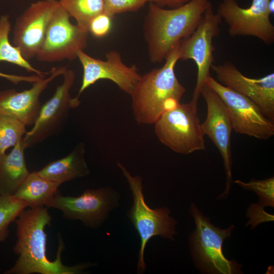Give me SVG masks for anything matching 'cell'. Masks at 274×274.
Listing matches in <instances>:
<instances>
[{"label":"cell","instance_id":"cell-1","mask_svg":"<svg viewBox=\"0 0 274 274\" xmlns=\"http://www.w3.org/2000/svg\"><path fill=\"white\" fill-rule=\"evenodd\" d=\"M52 218L44 207L24 209L15 219L17 242L14 252L19 257L15 265L6 271L9 274H78L84 273L95 263H83L73 266L63 264L61 253L64 248L58 236V247L55 260L46 254L47 234L45 227L50 225Z\"/></svg>","mask_w":274,"mask_h":274},{"label":"cell","instance_id":"cell-2","mask_svg":"<svg viewBox=\"0 0 274 274\" xmlns=\"http://www.w3.org/2000/svg\"><path fill=\"white\" fill-rule=\"evenodd\" d=\"M211 5L210 0H191L166 9L150 2L144 24L150 61L153 63L165 61L182 40L193 33Z\"/></svg>","mask_w":274,"mask_h":274},{"label":"cell","instance_id":"cell-3","mask_svg":"<svg viewBox=\"0 0 274 274\" xmlns=\"http://www.w3.org/2000/svg\"><path fill=\"white\" fill-rule=\"evenodd\" d=\"M180 43L161 67L141 75L130 94L133 114L138 123L154 124L163 112L180 104L185 93L175 71L179 60Z\"/></svg>","mask_w":274,"mask_h":274},{"label":"cell","instance_id":"cell-4","mask_svg":"<svg viewBox=\"0 0 274 274\" xmlns=\"http://www.w3.org/2000/svg\"><path fill=\"white\" fill-rule=\"evenodd\" d=\"M117 165L125 177L131 193L132 202L127 216L140 238L137 273L142 274L146 269L144 256L148 242L156 236L174 240L177 222L169 216L170 211L167 208L152 209L147 204L141 177L132 176L120 162H117Z\"/></svg>","mask_w":274,"mask_h":274},{"label":"cell","instance_id":"cell-5","mask_svg":"<svg viewBox=\"0 0 274 274\" xmlns=\"http://www.w3.org/2000/svg\"><path fill=\"white\" fill-rule=\"evenodd\" d=\"M154 124L159 141L176 153L189 154L205 149L197 107L191 102L180 103L165 111Z\"/></svg>","mask_w":274,"mask_h":274},{"label":"cell","instance_id":"cell-6","mask_svg":"<svg viewBox=\"0 0 274 274\" xmlns=\"http://www.w3.org/2000/svg\"><path fill=\"white\" fill-rule=\"evenodd\" d=\"M120 198L119 193L108 186L88 189L76 197L63 196L57 190L45 206L60 210L64 219L80 220L87 227L97 229L118 208Z\"/></svg>","mask_w":274,"mask_h":274},{"label":"cell","instance_id":"cell-7","mask_svg":"<svg viewBox=\"0 0 274 274\" xmlns=\"http://www.w3.org/2000/svg\"><path fill=\"white\" fill-rule=\"evenodd\" d=\"M222 22L221 17L214 12L211 5L205 11L193 33L182 40L179 44V60H192L197 66L196 83L190 101L196 107L205 82L211 76V68L214 61L213 53L215 50L213 41L219 35Z\"/></svg>","mask_w":274,"mask_h":274},{"label":"cell","instance_id":"cell-8","mask_svg":"<svg viewBox=\"0 0 274 274\" xmlns=\"http://www.w3.org/2000/svg\"><path fill=\"white\" fill-rule=\"evenodd\" d=\"M196 230L191 237L192 252L198 264L211 272L231 274L240 271V265L223 255L224 241L231 235L233 226L223 229L214 226L194 204L190 207Z\"/></svg>","mask_w":274,"mask_h":274},{"label":"cell","instance_id":"cell-9","mask_svg":"<svg viewBox=\"0 0 274 274\" xmlns=\"http://www.w3.org/2000/svg\"><path fill=\"white\" fill-rule=\"evenodd\" d=\"M205 85L221 98L227 109L233 129L260 140L274 134V121L267 118L252 100L209 76Z\"/></svg>","mask_w":274,"mask_h":274},{"label":"cell","instance_id":"cell-10","mask_svg":"<svg viewBox=\"0 0 274 274\" xmlns=\"http://www.w3.org/2000/svg\"><path fill=\"white\" fill-rule=\"evenodd\" d=\"M270 0H252L247 8L236 0H222L217 13L228 26L230 36L256 38L267 45L274 43V25L270 20Z\"/></svg>","mask_w":274,"mask_h":274},{"label":"cell","instance_id":"cell-11","mask_svg":"<svg viewBox=\"0 0 274 274\" xmlns=\"http://www.w3.org/2000/svg\"><path fill=\"white\" fill-rule=\"evenodd\" d=\"M70 18L59 5L52 15L36 55L38 60H73L77 59V53L86 47L89 32L72 23Z\"/></svg>","mask_w":274,"mask_h":274},{"label":"cell","instance_id":"cell-12","mask_svg":"<svg viewBox=\"0 0 274 274\" xmlns=\"http://www.w3.org/2000/svg\"><path fill=\"white\" fill-rule=\"evenodd\" d=\"M63 75L62 83L57 86L53 96L42 106L32 127L23 138L27 148L58 133L67 120L70 111L80 105L79 99L72 97L70 94L75 80V72L67 68Z\"/></svg>","mask_w":274,"mask_h":274},{"label":"cell","instance_id":"cell-13","mask_svg":"<svg viewBox=\"0 0 274 274\" xmlns=\"http://www.w3.org/2000/svg\"><path fill=\"white\" fill-rule=\"evenodd\" d=\"M105 60L92 57L83 50L77 53V59L83 70L81 86L76 96L78 99L87 88L100 80H109L123 92L130 95L141 75L135 65L128 66L120 52L111 50L106 54Z\"/></svg>","mask_w":274,"mask_h":274},{"label":"cell","instance_id":"cell-14","mask_svg":"<svg viewBox=\"0 0 274 274\" xmlns=\"http://www.w3.org/2000/svg\"><path fill=\"white\" fill-rule=\"evenodd\" d=\"M57 0H41L32 3L17 18L13 30V45L28 61L36 56L56 9Z\"/></svg>","mask_w":274,"mask_h":274},{"label":"cell","instance_id":"cell-15","mask_svg":"<svg viewBox=\"0 0 274 274\" xmlns=\"http://www.w3.org/2000/svg\"><path fill=\"white\" fill-rule=\"evenodd\" d=\"M221 84L254 102L269 119L274 121V73L259 78L244 75L231 62L213 64L211 68Z\"/></svg>","mask_w":274,"mask_h":274},{"label":"cell","instance_id":"cell-16","mask_svg":"<svg viewBox=\"0 0 274 274\" xmlns=\"http://www.w3.org/2000/svg\"><path fill=\"white\" fill-rule=\"evenodd\" d=\"M201 95L207 107L206 118L201 124L204 135H208L220 152L227 177V194L231 181V134L233 130L229 113L224 102L211 88L204 85Z\"/></svg>","mask_w":274,"mask_h":274},{"label":"cell","instance_id":"cell-17","mask_svg":"<svg viewBox=\"0 0 274 274\" xmlns=\"http://www.w3.org/2000/svg\"><path fill=\"white\" fill-rule=\"evenodd\" d=\"M66 69L65 66L52 67L47 78L32 83L28 89L18 92L12 89L0 92V114L13 117L26 126H32L42 106L40 100L41 94L54 79L63 75Z\"/></svg>","mask_w":274,"mask_h":274},{"label":"cell","instance_id":"cell-18","mask_svg":"<svg viewBox=\"0 0 274 274\" xmlns=\"http://www.w3.org/2000/svg\"><path fill=\"white\" fill-rule=\"evenodd\" d=\"M85 145L78 144L66 156L49 162L37 173L53 182L62 184L85 177L90 171L85 159Z\"/></svg>","mask_w":274,"mask_h":274},{"label":"cell","instance_id":"cell-19","mask_svg":"<svg viewBox=\"0 0 274 274\" xmlns=\"http://www.w3.org/2000/svg\"><path fill=\"white\" fill-rule=\"evenodd\" d=\"M27 146L23 138L8 154L0 155V194L13 195L30 174L24 151Z\"/></svg>","mask_w":274,"mask_h":274},{"label":"cell","instance_id":"cell-20","mask_svg":"<svg viewBox=\"0 0 274 274\" xmlns=\"http://www.w3.org/2000/svg\"><path fill=\"white\" fill-rule=\"evenodd\" d=\"M61 183L50 181L37 172L30 173L13 195L31 208L44 207L58 190Z\"/></svg>","mask_w":274,"mask_h":274},{"label":"cell","instance_id":"cell-21","mask_svg":"<svg viewBox=\"0 0 274 274\" xmlns=\"http://www.w3.org/2000/svg\"><path fill=\"white\" fill-rule=\"evenodd\" d=\"M11 24L8 15L0 17V61H6L25 69L28 73H33L42 77L50 74L33 67L22 56L19 49L12 45L9 40Z\"/></svg>","mask_w":274,"mask_h":274},{"label":"cell","instance_id":"cell-22","mask_svg":"<svg viewBox=\"0 0 274 274\" xmlns=\"http://www.w3.org/2000/svg\"><path fill=\"white\" fill-rule=\"evenodd\" d=\"M58 2L60 6L76 20V24L88 32L91 21L105 11L104 0H59Z\"/></svg>","mask_w":274,"mask_h":274},{"label":"cell","instance_id":"cell-23","mask_svg":"<svg viewBox=\"0 0 274 274\" xmlns=\"http://www.w3.org/2000/svg\"><path fill=\"white\" fill-rule=\"evenodd\" d=\"M26 126L10 116L0 114V155L14 147L23 138Z\"/></svg>","mask_w":274,"mask_h":274},{"label":"cell","instance_id":"cell-24","mask_svg":"<svg viewBox=\"0 0 274 274\" xmlns=\"http://www.w3.org/2000/svg\"><path fill=\"white\" fill-rule=\"evenodd\" d=\"M27 204L13 195L0 194V242L6 239L9 235L8 227L15 221Z\"/></svg>","mask_w":274,"mask_h":274},{"label":"cell","instance_id":"cell-25","mask_svg":"<svg viewBox=\"0 0 274 274\" xmlns=\"http://www.w3.org/2000/svg\"><path fill=\"white\" fill-rule=\"evenodd\" d=\"M234 182L242 187L255 192L259 197L258 204L263 206H274V178H270L258 181L252 180L249 183H245L239 180Z\"/></svg>","mask_w":274,"mask_h":274},{"label":"cell","instance_id":"cell-26","mask_svg":"<svg viewBox=\"0 0 274 274\" xmlns=\"http://www.w3.org/2000/svg\"><path fill=\"white\" fill-rule=\"evenodd\" d=\"M153 0H104L105 11L114 16L116 14L136 11L147 2Z\"/></svg>","mask_w":274,"mask_h":274},{"label":"cell","instance_id":"cell-27","mask_svg":"<svg viewBox=\"0 0 274 274\" xmlns=\"http://www.w3.org/2000/svg\"><path fill=\"white\" fill-rule=\"evenodd\" d=\"M114 17L105 11L97 15L90 23L89 32L96 38L106 36L110 31Z\"/></svg>","mask_w":274,"mask_h":274},{"label":"cell","instance_id":"cell-28","mask_svg":"<svg viewBox=\"0 0 274 274\" xmlns=\"http://www.w3.org/2000/svg\"><path fill=\"white\" fill-rule=\"evenodd\" d=\"M264 207L258 203L256 204L252 203L247 211V217L250 218L247 225L251 224L252 229L258 224L267 221L273 220V215L266 213Z\"/></svg>","mask_w":274,"mask_h":274},{"label":"cell","instance_id":"cell-29","mask_svg":"<svg viewBox=\"0 0 274 274\" xmlns=\"http://www.w3.org/2000/svg\"><path fill=\"white\" fill-rule=\"evenodd\" d=\"M0 77L5 78L16 85L22 82L32 83L42 79V77L36 74L31 76H20L7 74L2 72H0Z\"/></svg>","mask_w":274,"mask_h":274},{"label":"cell","instance_id":"cell-30","mask_svg":"<svg viewBox=\"0 0 274 274\" xmlns=\"http://www.w3.org/2000/svg\"><path fill=\"white\" fill-rule=\"evenodd\" d=\"M191 0H153V3L161 7L175 8L181 6Z\"/></svg>","mask_w":274,"mask_h":274}]
</instances>
